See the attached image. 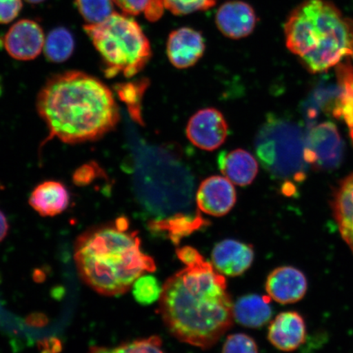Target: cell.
I'll list each match as a JSON object with an SVG mask.
<instances>
[{
  "label": "cell",
  "mask_w": 353,
  "mask_h": 353,
  "mask_svg": "<svg viewBox=\"0 0 353 353\" xmlns=\"http://www.w3.org/2000/svg\"><path fill=\"white\" fill-rule=\"evenodd\" d=\"M233 307L224 276L202 256L166 281L159 312L179 341L207 350L231 327Z\"/></svg>",
  "instance_id": "1"
},
{
  "label": "cell",
  "mask_w": 353,
  "mask_h": 353,
  "mask_svg": "<svg viewBox=\"0 0 353 353\" xmlns=\"http://www.w3.org/2000/svg\"><path fill=\"white\" fill-rule=\"evenodd\" d=\"M37 107L50 139L68 144L103 138L120 121L112 90L98 78L79 70L48 79L39 92Z\"/></svg>",
  "instance_id": "2"
},
{
  "label": "cell",
  "mask_w": 353,
  "mask_h": 353,
  "mask_svg": "<svg viewBox=\"0 0 353 353\" xmlns=\"http://www.w3.org/2000/svg\"><path fill=\"white\" fill-rule=\"evenodd\" d=\"M74 260L86 284L107 296L125 294L139 276L157 268L154 259L141 250L138 232L130 231L123 217L79 236Z\"/></svg>",
  "instance_id": "3"
},
{
  "label": "cell",
  "mask_w": 353,
  "mask_h": 353,
  "mask_svg": "<svg viewBox=\"0 0 353 353\" xmlns=\"http://www.w3.org/2000/svg\"><path fill=\"white\" fill-rule=\"evenodd\" d=\"M288 50L312 73L326 72L353 54V20L327 0H306L284 28Z\"/></svg>",
  "instance_id": "4"
},
{
  "label": "cell",
  "mask_w": 353,
  "mask_h": 353,
  "mask_svg": "<svg viewBox=\"0 0 353 353\" xmlns=\"http://www.w3.org/2000/svg\"><path fill=\"white\" fill-rule=\"evenodd\" d=\"M83 30L99 52L108 78L134 77L151 59L149 39L138 22L128 15L114 12L100 23L85 25Z\"/></svg>",
  "instance_id": "5"
},
{
  "label": "cell",
  "mask_w": 353,
  "mask_h": 353,
  "mask_svg": "<svg viewBox=\"0 0 353 353\" xmlns=\"http://www.w3.org/2000/svg\"><path fill=\"white\" fill-rule=\"evenodd\" d=\"M279 132L280 138L263 137L258 144L260 160L268 169L282 175L301 176L303 164L306 162L305 148L302 136L295 128L286 125L284 138Z\"/></svg>",
  "instance_id": "6"
},
{
  "label": "cell",
  "mask_w": 353,
  "mask_h": 353,
  "mask_svg": "<svg viewBox=\"0 0 353 353\" xmlns=\"http://www.w3.org/2000/svg\"><path fill=\"white\" fill-rule=\"evenodd\" d=\"M190 142L205 151H214L222 145L228 135V126L223 114L217 109L199 110L187 126Z\"/></svg>",
  "instance_id": "7"
},
{
  "label": "cell",
  "mask_w": 353,
  "mask_h": 353,
  "mask_svg": "<svg viewBox=\"0 0 353 353\" xmlns=\"http://www.w3.org/2000/svg\"><path fill=\"white\" fill-rule=\"evenodd\" d=\"M43 30L37 21L22 19L17 21L3 39L4 48L12 59L30 61L37 59L43 50Z\"/></svg>",
  "instance_id": "8"
},
{
  "label": "cell",
  "mask_w": 353,
  "mask_h": 353,
  "mask_svg": "<svg viewBox=\"0 0 353 353\" xmlns=\"http://www.w3.org/2000/svg\"><path fill=\"white\" fill-rule=\"evenodd\" d=\"M236 201V192L231 181L213 176L202 182L196 194L198 208L206 214L222 217L231 211Z\"/></svg>",
  "instance_id": "9"
},
{
  "label": "cell",
  "mask_w": 353,
  "mask_h": 353,
  "mask_svg": "<svg viewBox=\"0 0 353 353\" xmlns=\"http://www.w3.org/2000/svg\"><path fill=\"white\" fill-rule=\"evenodd\" d=\"M220 32L232 39L249 37L257 25L258 17L252 6L240 0L224 3L215 17Z\"/></svg>",
  "instance_id": "10"
},
{
  "label": "cell",
  "mask_w": 353,
  "mask_h": 353,
  "mask_svg": "<svg viewBox=\"0 0 353 353\" xmlns=\"http://www.w3.org/2000/svg\"><path fill=\"white\" fill-rule=\"evenodd\" d=\"M341 139L332 123H325L311 132L305 148L307 164L324 167L338 165L341 157Z\"/></svg>",
  "instance_id": "11"
},
{
  "label": "cell",
  "mask_w": 353,
  "mask_h": 353,
  "mask_svg": "<svg viewBox=\"0 0 353 353\" xmlns=\"http://www.w3.org/2000/svg\"><path fill=\"white\" fill-rule=\"evenodd\" d=\"M205 50V39L197 30L182 28L172 32L167 41V55L172 65L179 69L192 68Z\"/></svg>",
  "instance_id": "12"
},
{
  "label": "cell",
  "mask_w": 353,
  "mask_h": 353,
  "mask_svg": "<svg viewBox=\"0 0 353 353\" xmlns=\"http://www.w3.org/2000/svg\"><path fill=\"white\" fill-rule=\"evenodd\" d=\"M307 290L305 276L293 267L275 269L269 274L266 282L268 296L282 304L299 301L306 294Z\"/></svg>",
  "instance_id": "13"
},
{
  "label": "cell",
  "mask_w": 353,
  "mask_h": 353,
  "mask_svg": "<svg viewBox=\"0 0 353 353\" xmlns=\"http://www.w3.org/2000/svg\"><path fill=\"white\" fill-rule=\"evenodd\" d=\"M253 260L252 247L234 240L219 242L212 253L216 270L228 276L241 275L251 266Z\"/></svg>",
  "instance_id": "14"
},
{
  "label": "cell",
  "mask_w": 353,
  "mask_h": 353,
  "mask_svg": "<svg viewBox=\"0 0 353 353\" xmlns=\"http://www.w3.org/2000/svg\"><path fill=\"white\" fill-rule=\"evenodd\" d=\"M268 339L278 350H296L305 341V322L296 312L280 313L269 326Z\"/></svg>",
  "instance_id": "15"
},
{
  "label": "cell",
  "mask_w": 353,
  "mask_h": 353,
  "mask_svg": "<svg viewBox=\"0 0 353 353\" xmlns=\"http://www.w3.org/2000/svg\"><path fill=\"white\" fill-rule=\"evenodd\" d=\"M29 204L43 217H54L68 209L70 194L63 183L46 181L33 190Z\"/></svg>",
  "instance_id": "16"
},
{
  "label": "cell",
  "mask_w": 353,
  "mask_h": 353,
  "mask_svg": "<svg viewBox=\"0 0 353 353\" xmlns=\"http://www.w3.org/2000/svg\"><path fill=\"white\" fill-rule=\"evenodd\" d=\"M221 172L238 186H248L258 174L257 161L250 152L243 149L221 153L219 158Z\"/></svg>",
  "instance_id": "17"
},
{
  "label": "cell",
  "mask_w": 353,
  "mask_h": 353,
  "mask_svg": "<svg viewBox=\"0 0 353 353\" xmlns=\"http://www.w3.org/2000/svg\"><path fill=\"white\" fill-rule=\"evenodd\" d=\"M270 300L269 296H260L258 294L241 297L233 307L234 319L246 327H261L272 317Z\"/></svg>",
  "instance_id": "18"
},
{
  "label": "cell",
  "mask_w": 353,
  "mask_h": 353,
  "mask_svg": "<svg viewBox=\"0 0 353 353\" xmlns=\"http://www.w3.org/2000/svg\"><path fill=\"white\" fill-rule=\"evenodd\" d=\"M334 213L343 239L353 253V173L343 181L335 194Z\"/></svg>",
  "instance_id": "19"
},
{
  "label": "cell",
  "mask_w": 353,
  "mask_h": 353,
  "mask_svg": "<svg viewBox=\"0 0 353 353\" xmlns=\"http://www.w3.org/2000/svg\"><path fill=\"white\" fill-rule=\"evenodd\" d=\"M207 223L200 214L189 213L164 220L150 221L148 228L152 232L163 234L178 245L185 236L204 227Z\"/></svg>",
  "instance_id": "20"
},
{
  "label": "cell",
  "mask_w": 353,
  "mask_h": 353,
  "mask_svg": "<svg viewBox=\"0 0 353 353\" xmlns=\"http://www.w3.org/2000/svg\"><path fill=\"white\" fill-rule=\"evenodd\" d=\"M74 48L73 35L68 29L57 28L48 34L43 52L52 63H60L72 57Z\"/></svg>",
  "instance_id": "21"
},
{
  "label": "cell",
  "mask_w": 353,
  "mask_h": 353,
  "mask_svg": "<svg viewBox=\"0 0 353 353\" xmlns=\"http://www.w3.org/2000/svg\"><path fill=\"white\" fill-rule=\"evenodd\" d=\"M148 86V81L142 79V81L123 83L117 88L118 95L127 104L132 119L141 123H143L142 116H141V101Z\"/></svg>",
  "instance_id": "22"
},
{
  "label": "cell",
  "mask_w": 353,
  "mask_h": 353,
  "mask_svg": "<svg viewBox=\"0 0 353 353\" xmlns=\"http://www.w3.org/2000/svg\"><path fill=\"white\" fill-rule=\"evenodd\" d=\"M79 12L88 24H97L114 13L113 0H76Z\"/></svg>",
  "instance_id": "23"
},
{
  "label": "cell",
  "mask_w": 353,
  "mask_h": 353,
  "mask_svg": "<svg viewBox=\"0 0 353 353\" xmlns=\"http://www.w3.org/2000/svg\"><path fill=\"white\" fill-rule=\"evenodd\" d=\"M161 339L157 336L139 339L110 348L92 347L90 353H165L161 348Z\"/></svg>",
  "instance_id": "24"
},
{
  "label": "cell",
  "mask_w": 353,
  "mask_h": 353,
  "mask_svg": "<svg viewBox=\"0 0 353 353\" xmlns=\"http://www.w3.org/2000/svg\"><path fill=\"white\" fill-rule=\"evenodd\" d=\"M162 288L156 277L142 275L132 284V294L137 302L142 305H150L160 299Z\"/></svg>",
  "instance_id": "25"
},
{
  "label": "cell",
  "mask_w": 353,
  "mask_h": 353,
  "mask_svg": "<svg viewBox=\"0 0 353 353\" xmlns=\"http://www.w3.org/2000/svg\"><path fill=\"white\" fill-rule=\"evenodd\" d=\"M165 10L176 16L205 11L214 7L217 0H158Z\"/></svg>",
  "instance_id": "26"
},
{
  "label": "cell",
  "mask_w": 353,
  "mask_h": 353,
  "mask_svg": "<svg viewBox=\"0 0 353 353\" xmlns=\"http://www.w3.org/2000/svg\"><path fill=\"white\" fill-rule=\"evenodd\" d=\"M223 353H259L254 339L245 334L229 335L224 343Z\"/></svg>",
  "instance_id": "27"
},
{
  "label": "cell",
  "mask_w": 353,
  "mask_h": 353,
  "mask_svg": "<svg viewBox=\"0 0 353 353\" xmlns=\"http://www.w3.org/2000/svg\"><path fill=\"white\" fill-rule=\"evenodd\" d=\"M22 7L21 0H0V24L10 23L14 20Z\"/></svg>",
  "instance_id": "28"
},
{
  "label": "cell",
  "mask_w": 353,
  "mask_h": 353,
  "mask_svg": "<svg viewBox=\"0 0 353 353\" xmlns=\"http://www.w3.org/2000/svg\"><path fill=\"white\" fill-rule=\"evenodd\" d=\"M126 15H139L145 12L151 0H113Z\"/></svg>",
  "instance_id": "29"
},
{
  "label": "cell",
  "mask_w": 353,
  "mask_h": 353,
  "mask_svg": "<svg viewBox=\"0 0 353 353\" xmlns=\"http://www.w3.org/2000/svg\"><path fill=\"white\" fill-rule=\"evenodd\" d=\"M176 255L185 265H190L198 261L202 255L191 246H185L176 250Z\"/></svg>",
  "instance_id": "30"
},
{
  "label": "cell",
  "mask_w": 353,
  "mask_h": 353,
  "mask_svg": "<svg viewBox=\"0 0 353 353\" xmlns=\"http://www.w3.org/2000/svg\"><path fill=\"white\" fill-rule=\"evenodd\" d=\"M94 178V167L92 165H83L74 175V180L79 185L86 184Z\"/></svg>",
  "instance_id": "31"
},
{
  "label": "cell",
  "mask_w": 353,
  "mask_h": 353,
  "mask_svg": "<svg viewBox=\"0 0 353 353\" xmlns=\"http://www.w3.org/2000/svg\"><path fill=\"white\" fill-rule=\"evenodd\" d=\"M164 10L165 8L158 0H151L144 13L148 20L154 21L161 19Z\"/></svg>",
  "instance_id": "32"
},
{
  "label": "cell",
  "mask_w": 353,
  "mask_h": 353,
  "mask_svg": "<svg viewBox=\"0 0 353 353\" xmlns=\"http://www.w3.org/2000/svg\"><path fill=\"white\" fill-rule=\"evenodd\" d=\"M8 229H10V226H8L6 216L0 210V242L6 237Z\"/></svg>",
  "instance_id": "33"
},
{
  "label": "cell",
  "mask_w": 353,
  "mask_h": 353,
  "mask_svg": "<svg viewBox=\"0 0 353 353\" xmlns=\"http://www.w3.org/2000/svg\"><path fill=\"white\" fill-rule=\"evenodd\" d=\"M26 1L30 3L35 4L42 3L44 1V0H26Z\"/></svg>",
  "instance_id": "34"
}]
</instances>
